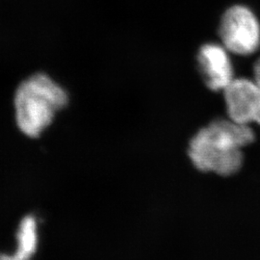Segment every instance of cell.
<instances>
[{
    "label": "cell",
    "instance_id": "obj_1",
    "mask_svg": "<svg viewBox=\"0 0 260 260\" xmlns=\"http://www.w3.org/2000/svg\"><path fill=\"white\" fill-rule=\"evenodd\" d=\"M255 140L249 124L231 119L216 120L199 130L189 146V156L197 169L231 177L241 170L243 149Z\"/></svg>",
    "mask_w": 260,
    "mask_h": 260
},
{
    "label": "cell",
    "instance_id": "obj_2",
    "mask_svg": "<svg viewBox=\"0 0 260 260\" xmlns=\"http://www.w3.org/2000/svg\"><path fill=\"white\" fill-rule=\"evenodd\" d=\"M67 103L65 90L49 75L44 73L30 75L19 83L14 95L17 125L28 137L37 138Z\"/></svg>",
    "mask_w": 260,
    "mask_h": 260
},
{
    "label": "cell",
    "instance_id": "obj_3",
    "mask_svg": "<svg viewBox=\"0 0 260 260\" xmlns=\"http://www.w3.org/2000/svg\"><path fill=\"white\" fill-rule=\"evenodd\" d=\"M222 45L231 53L249 56L260 47V22L245 5H233L223 14L220 23Z\"/></svg>",
    "mask_w": 260,
    "mask_h": 260
},
{
    "label": "cell",
    "instance_id": "obj_4",
    "mask_svg": "<svg viewBox=\"0 0 260 260\" xmlns=\"http://www.w3.org/2000/svg\"><path fill=\"white\" fill-rule=\"evenodd\" d=\"M223 93L229 119L260 126V91L253 79L234 77Z\"/></svg>",
    "mask_w": 260,
    "mask_h": 260
},
{
    "label": "cell",
    "instance_id": "obj_5",
    "mask_svg": "<svg viewBox=\"0 0 260 260\" xmlns=\"http://www.w3.org/2000/svg\"><path fill=\"white\" fill-rule=\"evenodd\" d=\"M230 51L223 45L209 43L200 48L197 61L206 87L213 92H223L234 79Z\"/></svg>",
    "mask_w": 260,
    "mask_h": 260
},
{
    "label": "cell",
    "instance_id": "obj_6",
    "mask_svg": "<svg viewBox=\"0 0 260 260\" xmlns=\"http://www.w3.org/2000/svg\"><path fill=\"white\" fill-rule=\"evenodd\" d=\"M37 221L33 216H27L19 224L16 251L12 254H0V260H30L37 250Z\"/></svg>",
    "mask_w": 260,
    "mask_h": 260
},
{
    "label": "cell",
    "instance_id": "obj_7",
    "mask_svg": "<svg viewBox=\"0 0 260 260\" xmlns=\"http://www.w3.org/2000/svg\"><path fill=\"white\" fill-rule=\"evenodd\" d=\"M255 84L257 85L260 91V59L256 61V63L253 66V78Z\"/></svg>",
    "mask_w": 260,
    "mask_h": 260
}]
</instances>
